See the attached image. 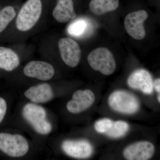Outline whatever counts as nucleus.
I'll return each mask as SVG.
<instances>
[{
    "label": "nucleus",
    "mask_w": 160,
    "mask_h": 160,
    "mask_svg": "<svg viewBox=\"0 0 160 160\" xmlns=\"http://www.w3.org/2000/svg\"><path fill=\"white\" fill-rule=\"evenodd\" d=\"M47 15L42 0H27L18 9L11 26L14 44L22 42L44 24Z\"/></svg>",
    "instance_id": "1"
},
{
    "label": "nucleus",
    "mask_w": 160,
    "mask_h": 160,
    "mask_svg": "<svg viewBox=\"0 0 160 160\" xmlns=\"http://www.w3.org/2000/svg\"><path fill=\"white\" fill-rule=\"evenodd\" d=\"M22 115L39 134L47 135L51 132L52 126L46 120L47 113L42 106L35 103H28L23 107Z\"/></svg>",
    "instance_id": "2"
},
{
    "label": "nucleus",
    "mask_w": 160,
    "mask_h": 160,
    "mask_svg": "<svg viewBox=\"0 0 160 160\" xmlns=\"http://www.w3.org/2000/svg\"><path fill=\"white\" fill-rule=\"evenodd\" d=\"M89 66L96 71L109 76L114 72L116 63L111 51L105 47L97 48L91 52L87 58Z\"/></svg>",
    "instance_id": "3"
},
{
    "label": "nucleus",
    "mask_w": 160,
    "mask_h": 160,
    "mask_svg": "<svg viewBox=\"0 0 160 160\" xmlns=\"http://www.w3.org/2000/svg\"><path fill=\"white\" fill-rule=\"evenodd\" d=\"M0 150L11 157L21 158L29 151V143L21 135L0 132Z\"/></svg>",
    "instance_id": "4"
},
{
    "label": "nucleus",
    "mask_w": 160,
    "mask_h": 160,
    "mask_svg": "<svg viewBox=\"0 0 160 160\" xmlns=\"http://www.w3.org/2000/svg\"><path fill=\"white\" fill-rule=\"evenodd\" d=\"M108 103L114 111L125 114H133L140 108L137 98L128 92L122 90L113 92L109 96Z\"/></svg>",
    "instance_id": "5"
},
{
    "label": "nucleus",
    "mask_w": 160,
    "mask_h": 160,
    "mask_svg": "<svg viewBox=\"0 0 160 160\" xmlns=\"http://www.w3.org/2000/svg\"><path fill=\"white\" fill-rule=\"evenodd\" d=\"M58 47L61 58L67 66L73 68L78 65L82 52L76 41L69 37L62 38L58 41Z\"/></svg>",
    "instance_id": "6"
},
{
    "label": "nucleus",
    "mask_w": 160,
    "mask_h": 160,
    "mask_svg": "<svg viewBox=\"0 0 160 160\" xmlns=\"http://www.w3.org/2000/svg\"><path fill=\"white\" fill-rule=\"evenodd\" d=\"M147 12L140 10L129 13L124 21V26L126 32L132 38L136 40L143 39L146 32L144 23L148 18Z\"/></svg>",
    "instance_id": "7"
},
{
    "label": "nucleus",
    "mask_w": 160,
    "mask_h": 160,
    "mask_svg": "<svg viewBox=\"0 0 160 160\" xmlns=\"http://www.w3.org/2000/svg\"><path fill=\"white\" fill-rule=\"evenodd\" d=\"M23 72L27 77L42 81H48L53 78L55 70L52 65L48 62L32 60L24 66Z\"/></svg>",
    "instance_id": "8"
},
{
    "label": "nucleus",
    "mask_w": 160,
    "mask_h": 160,
    "mask_svg": "<svg viewBox=\"0 0 160 160\" xmlns=\"http://www.w3.org/2000/svg\"><path fill=\"white\" fill-rule=\"evenodd\" d=\"M95 101L94 94L89 89L78 90L72 96V99L66 105L69 112L78 114L87 110L92 106Z\"/></svg>",
    "instance_id": "9"
},
{
    "label": "nucleus",
    "mask_w": 160,
    "mask_h": 160,
    "mask_svg": "<svg viewBox=\"0 0 160 160\" xmlns=\"http://www.w3.org/2000/svg\"><path fill=\"white\" fill-rule=\"evenodd\" d=\"M62 148L67 155L75 158H87L93 152V147L86 140H66L62 143Z\"/></svg>",
    "instance_id": "10"
},
{
    "label": "nucleus",
    "mask_w": 160,
    "mask_h": 160,
    "mask_svg": "<svg viewBox=\"0 0 160 160\" xmlns=\"http://www.w3.org/2000/svg\"><path fill=\"white\" fill-rule=\"evenodd\" d=\"M155 148L149 142L142 141L131 144L123 151V156L128 160H147L154 154Z\"/></svg>",
    "instance_id": "11"
},
{
    "label": "nucleus",
    "mask_w": 160,
    "mask_h": 160,
    "mask_svg": "<svg viewBox=\"0 0 160 160\" xmlns=\"http://www.w3.org/2000/svg\"><path fill=\"white\" fill-rule=\"evenodd\" d=\"M128 84L130 88L139 89L145 94H151L153 92L151 75L145 69H138L132 72L128 78Z\"/></svg>",
    "instance_id": "12"
},
{
    "label": "nucleus",
    "mask_w": 160,
    "mask_h": 160,
    "mask_svg": "<svg viewBox=\"0 0 160 160\" xmlns=\"http://www.w3.org/2000/svg\"><path fill=\"white\" fill-rule=\"evenodd\" d=\"M24 95L35 104L47 102L53 97L51 86L47 83H41L29 87L24 92Z\"/></svg>",
    "instance_id": "13"
},
{
    "label": "nucleus",
    "mask_w": 160,
    "mask_h": 160,
    "mask_svg": "<svg viewBox=\"0 0 160 160\" xmlns=\"http://www.w3.org/2000/svg\"><path fill=\"white\" fill-rule=\"evenodd\" d=\"M52 16L58 22L65 23L77 17L72 0H58L52 12Z\"/></svg>",
    "instance_id": "14"
},
{
    "label": "nucleus",
    "mask_w": 160,
    "mask_h": 160,
    "mask_svg": "<svg viewBox=\"0 0 160 160\" xmlns=\"http://www.w3.org/2000/svg\"><path fill=\"white\" fill-rule=\"evenodd\" d=\"M20 63L19 55L15 49L0 46V69L13 71L19 66Z\"/></svg>",
    "instance_id": "15"
},
{
    "label": "nucleus",
    "mask_w": 160,
    "mask_h": 160,
    "mask_svg": "<svg viewBox=\"0 0 160 160\" xmlns=\"http://www.w3.org/2000/svg\"><path fill=\"white\" fill-rule=\"evenodd\" d=\"M119 5V0H92L89 8L94 14L102 15L117 9Z\"/></svg>",
    "instance_id": "16"
},
{
    "label": "nucleus",
    "mask_w": 160,
    "mask_h": 160,
    "mask_svg": "<svg viewBox=\"0 0 160 160\" xmlns=\"http://www.w3.org/2000/svg\"><path fill=\"white\" fill-rule=\"evenodd\" d=\"M18 11L12 6H5L0 10V34L11 26Z\"/></svg>",
    "instance_id": "17"
},
{
    "label": "nucleus",
    "mask_w": 160,
    "mask_h": 160,
    "mask_svg": "<svg viewBox=\"0 0 160 160\" xmlns=\"http://www.w3.org/2000/svg\"><path fill=\"white\" fill-rule=\"evenodd\" d=\"M86 20L79 18L72 22L68 26L67 31L74 37H80L86 34L89 27V23Z\"/></svg>",
    "instance_id": "18"
},
{
    "label": "nucleus",
    "mask_w": 160,
    "mask_h": 160,
    "mask_svg": "<svg viewBox=\"0 0 160 160\" xmlns=\"http://www.w3.org/2000/svg\"><path fill=\"white\" fill-rule=\"evenodd\" d=\"M129 128V124L122 121H113L112 125L105 134L112 138H118L124 136Z\"/></svg>",
    "instance_id": "19"
},
{
    "label": "nucleus",
    "mask_w": 160,
    "mask_h": 160,
    "mask_svg": "<svg viewBox=\"0 0 160 160\" xmlns=\"http://www.w3.org/2000/svg\"><path fill=\"white\" fill-rule=\"evenodd\" d=\"M113 122L109 118H103L98 120L95 124V129L99 133L105 134L110 129Z\"/></svg>",
    "instance_id": "20"
},
{
    "label": "nucleus",
    "mask_w": 160,
    "mask_h": 160,
    "mask_svg": "<svg viewBox=\"0 0 160 160\" xmlns=\"http://www.w3.org/2000/svg\"><path fill=\"white\" fill-rule=\"evenodd\" d=\"M7 109V105L6 100L0 97V124L6 116Z\"/></svg>",
    "instance_id": "21"
},
{
    "label": "nucleus",
    "mask_w": 160,
    "mask_h": 160,
    "mask_svg": "<svg viewBox=\"0 0 160 160\" xmlns=\"http://www.w3.org/2000/svg\"><path fill=\"white\" fill-rule=\"evenodd\" d=\"M153 88H155V90L159 92H160V78L157 79L153 82Z\"/></svg>",
    "instance_id": "22"
},
{
    "label": "nucleus",
    "mask_w": 160,
    "mask_h": 160,
    "mask_svg": "<svg viewBox=\"0 0 160 160\" xmlns=\"http://www.w3.org/2000/svg\"><path fill=\"white\" fill-rule=\"evenodd\" d=\"M157 98H158V102H159V103H160V93H159V95H158Z\"/></svg>",
    "instance_id": "23"
}]
</instances>
